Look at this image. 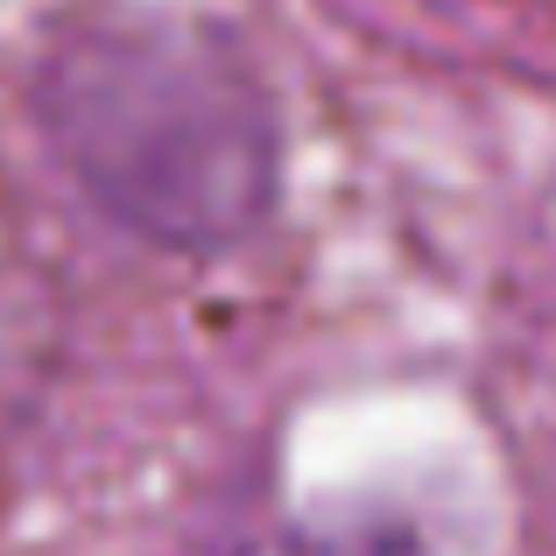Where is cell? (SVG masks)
Segmentation results:
<instances>
[{"instance_id": "6da1fadb", "label": "cell", "mask_w": 556, "mask_h": 556, "mask_svg": "<svg viewBox=\"0 0 556 556\" xmlns=\"http://www.w3.org/2000/svg\"><path fill=\"white\" fill-rule=\"evenodd\" d=\"M36 121L85 198L163 254H226L275 212L268 78L177 8L71 14L36 56Z\"/></svg>"}]
</instances>
